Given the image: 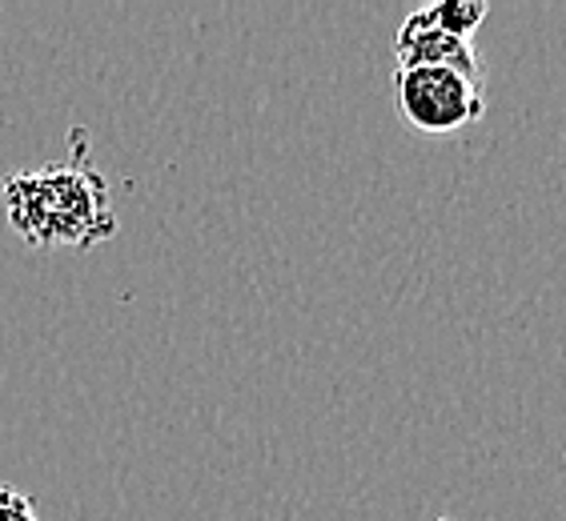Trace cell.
I'll return each instance as SVG.
<instances>
[{"mask_svg": "<svg viewBox=\"0 0 566 521\" xmlns=\"http://www.w3.org/2000/svg\"><path fill=\"white\" fill-rule=\"evenodd\" d=\"M394 56H398V68H454L462 76H474V81H486L482 73V56L474 49V41H462V36L447 33L442 24H434V17L426 9L410 12L402 24H398V36H394Z\"/></svg>", "mask_w": 566, "mask_h": 521, "instance_id": "3957f363", "label": "cell"}, {"mask_svg": "<svg viewBox=\"0 0 566 521\" xmlns=\"http://www.w3.org/2000/svg\"><path fill=\"white\" fill-rule=\"evenodd\" d=\"M0 521H41L33 498L12 486H0Z\"/></svg>", "mask_w": 566, "mask_h": 521, "instance_id": "5b68a950", "label": "cell"}, {"mask_svg": "<svg viewBox=\"0 0 566 521\" xmlns=\"http://www.w3.org/2000/svg\"><path fill=\"white\" fill-rule=\"evenodd\" d=\"M438 521H454V518H438Z\"/></svg>", "mask_w": 566, "mask_h": 521, "instance_id": "8992f818", "label": "cell"}, {"mask_svg": "<svg viewBox=\"0 0 566 521\" xmlns=\"http://www.w3.org/2000/svg\"><path fill=\"white\" fill-rule=\"evenodd\" d=\"M394 100L398 117L422 137H450V132L479 125L486 113V85L454 68H398L394 73Z\"/></svg>", "mask_w": 566, "mask_h": 521, "instance_id": "7a4b0ae2", "label": "cell"}, {"mask_svg": "<svg viewBox=\"0 0 566 521\" xmlns=\"http://www.w3.org/2000/svg\"><path fill=\"white\" fill-rule=\"evenodd\" d=\"M426 12L434 17V24H442L447 33L462 36V41H474L479 24L486 21V0H438V4H426Z\"/></svg>", "mask_w": 566, "mask_h": 521, "instance_id": "277c9868", "label": "cell"}, {"mask_svg": "<svg viewBox=\"0 0 566 521\" xmlns=\"http://www.w3.org/2000/svg\"><path fill=\"white\" fill-rule=\"evenodd\" d=\"M12 233L33 249H97L117 237L109 181L88 157L53 169H29L4 181Z\"/></svg>", "mask_w": 566, "mask_h": 521, "instance_id": "6da1fadb", "label": "cell"}]
</instances>
